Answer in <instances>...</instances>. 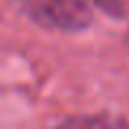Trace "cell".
Here are the masks:
<instances>
[{
	"label": "cell",
	"mask_w": 129,
	"mask_h": 129,
	"mask_svg": "<svg viewBox=\"0 0 129 129\" xmlns=\"http://www.w3.org/2000/svg\"><path fill=\"white\" fill-rule=\"evenodd\" d=\"M22 11L35 24L60 32H80L92 24V11L84 0H19Z\"/></svg>",
	"instance_id": "obj_1"
},
{
	"label": "cell",
	"mask_w": 129,
	"mask_h": 129,
	"mask_svg": "<svg viewBox=\"0 0 129 129\" xmlns=\"http://www.w3.org/2000/svg\"><path fill=\"white\" fill-rule=\"evenodd\" d=\"M54 129H129V125L114 116L97 114V116H75Z\"/></svg>",
	"instance_id": "obj_2"
},
{
	"label": "cell",
	"mask_w": 129,
	"mask_h": 129,
	"mask_svg": "<svg viewBox=\"0 0 129 129\" xmlns=\"http://www.w3.org/2000/svg\"><path fill=\"white\" fill-rule=\"evenodd\" d=\"M101 11H106L108 15H114V17H120L123 15V5L120 0H92Z\"/></svg>",
	"instance_id": "obj_3"
}]
</instances>
